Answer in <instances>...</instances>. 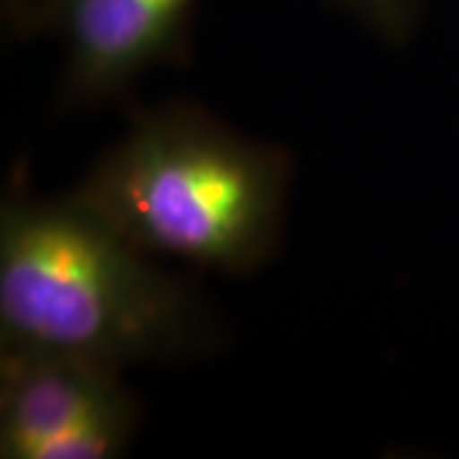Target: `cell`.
I'll list each match as a JSON object with an SVG mask.
<instances>
[{
    "label": "cell",
    "mask_w": 459,
    "mask_h": 459,
    "mask_svg": "<svg viewBox=\"0 0 459 459\" xmlns=\"http://www.w3.org/2000/svg\"><path fill=\"white\" fill-rule=\"evenodd\" d=\"M217 337L184 281L120 238L74 192L11 195L0 210V347L115 370L195 358Z\"/></svg>",
    "instance_id": "cell-1"
},
{
    "label": "cell",
    "mask_w": 459,
    "mask_h": 459,
    "mask_svg": "<svg viewBox=\"0 0 459 459\" xmlns=\"http://www.w3.org/2000/svg\"><path fill=\"white\" fill-rule=\"evenodd\" d=\"M294 164L195 105L141 113L74 195L133 247L222 273H253L286 228Z\"/></svg>",
    "instance_id": "cell-2"
},
{
    "label": "cell",
    "mask_w": 459,
    "mask_h": 459,
    "mask_svg": "<svg viewBox=\"0 0 459 459\" xmlns=\"http://www.w3.org/2000/svg\"><path fill=\"white\" fill-rule=\"evenodd\" d=\"M120 373L74 355L0 347V457L126 455L141 409Z\"/></svg>",
    "instance_id": "cell-3"
},
{
    "label": "cell",
    "mask_w": 459,
    "mask_h": 459,
    "mask_svg": "<svg viewBox=\"0 0 459 459\" xmlns=\"http://www.w3.org/2000/svg\"><path fill=\"white\" fill-rule=\"evenodd\" d=\"M195 8L197 0H65L49 29L65 49L62 105L98 108L151 69L186 62Z\"/></svg>",
    "instance_id": "cell-4"
},
{
    "label": "cell",
    "mask_w": 459,
    "mask_h": 459,
    "mask_svg": "<svg viewBox=\"0 0 459 459\" xmlns=\"http://www.w3.org/2000/svg\"><path fill=\"white\" fill-rule=\"evenodd\" d=\"M383 41L403 44L419 29L427 0H337Z\"/></svg>",
    "instance_id": "cell-5"
},
{
    "label": "cell",
    "mask_w": 459,
    "mask_h": 459,
    "mask_svg": "<svg viewBox=\"0 0 459 459\" xmlns=\"http://www.w3.org/2000/svg\"><path fill=\"white\" fill-rule=\"evenodd\" d=\"M62 3L65 0H3V18L16 33H49Z\"/></svg>",
    "instance_id": "cell-6"
}]
</instances>
